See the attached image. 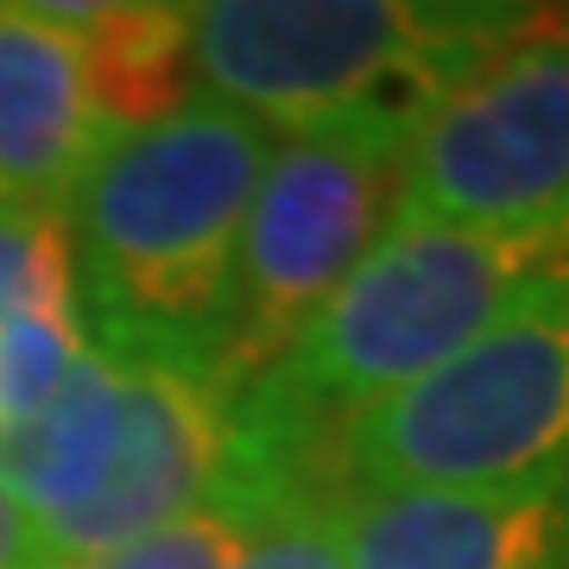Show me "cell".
<instances>
[{
    "label": "cell",
    "mask_w": 569,
    "mask_h": 569,
    "mask_svg": "<svg viewBox=\"0 0 569 569\" xmlns=\"http://www.w3.org/2000/svg\"><path fill=\"white\" fill-rule=\"evenodd\" d=\"M272 152V127L209 96L108 133L63 203L82 336L108 355H171L216 373L247 203Z\"/></svg>",
    "instance_id": "6da1fadb"
},
{
    "label": "cell",
    "mask_w": 569,
    "mask_h": 569,
    "mask_svg": "<svg viewBox=\"0 0 569 569\" xmlns=\"http://www.w3.org/2000/svg\"><path fill=\"white\" fill-rule=\"evenodd\" d=\"M531 20V7L481 0H216L190 7V77L197 96L279 140L361 121L425 127Z\"/></svg>",
    "instance_id": "7a4b0ae2"
},
{
    "label": "cell",
    "mask_w": 569,
    "mask_h": 569,
    "mask_svg": "<svg viewBox=\"0 0 569 569\" xmlns=\"http://www.w3.org/2000/svg\"><path fill=\"white\" fill-rule=\"evenodd\" d=\"M563 279L569 228H475L399 209L373 253L266 373L342 425L348 411L425 380L507 310Z\"/></svg>",
    "instance_id": "3957f363"
},
{
    "label": "cell",
    "mask_w": 569,
    "mask_h": 569,
    "mask_svg": "<svg viewBox=\"0 0 569 569\" xmlns=\"http://www.w3.org/2000/svg\"><path fill=\"white\" fill-rule=\"evenodd\" d=\"M342 493L563 488L569 481V279L507 310L425 380L336 425Z\"/></svg>",
    "instance_id": "277c9868"
},
{
    "label": "cell",
    "mask_w": 569,
    "mask_h": 569,
    "mask_svg": "<svg viewBox=\"0 0 569 569\" xmlns=\"http://www.w3.org/2000/svg\"><path fill=\"white\" fill-rule=\"evenodd\" d=\"M418 127L361 121L279 140L247 203L241 253L216 336V387L234 392L279 367L310 317L373 253L406 197V159Z\"/></svg>",
    "instance_id": "5b68a950"
},
{
    "label": "cell",
    "mask_w": 569,
    "mask_h": 569,
    "mask_svg": "<svg viewBox=\"0 0 569 569\" xmlns=\"http://www.w3.org/2000/svg\"><path fill=\"white\" fill-rule=\"evenodd\" d=\"M399 209L475 228H569V20H531L430 108Z\"/></svg>",
    "instance_id": "8992f818"
},
{
    "label": "cell",
    "mask_w": 569,
    "mask_h": 569,
    "mask_svg": "<svg viewBox=\"0 0 569 569\" xmlns=\"http://www.w3.org/2000/svg\"><path fill=\"white\" fill-rule=\"evenodd\" d=\"M127 367V411L96 493L44 531L51 557H102L203 512L228 462V392L216 373L171 355H114Z\"/></svg>",
    "instance_id": "52a82bcc"
},
{
    "label": "cell",
    "mask_w": 569,
    "mask_h": 569,
    "mask_svg": "<svg viewBox=\"0 0 569 569\" xmlns=\"http://www.w3.org/2000/svg\"><path fill=\"white\" fill-rule=\"evenodd\" d=\"M348 569H569L563 488H411L342 500Z\"/></svg>",
    "instance_id": "ba28073f"
},
{
    "label": "cell",
    "mask_w": 569,
    "mask_h": 569,
    "mask_svg": "<svg viewBox=\"0 0 569 569\" xmlns=\"http://www.w3.org/2000/svg\"><path fill=\"white\" fill-rule=\"evenodd\" d=\"M102 140L82 39L44 7L0 0V197L63 209Z\"/></svg>",
    "instance_id": "9c48e42d"
},
{
    "label": "cell",
    "mask_w": 569,
    "mask_h": 569,
    "mask_svg": "<svg viewBox=\"0 0 569 569\" xmlns=\"http://www.w3.org/2000/svg\"><path fill=\"white\" fill-rule=\"evenodd\" d=\"M121 411L127 367L89 342L82 361L70 367V380L26 425L0 430V488L39 519V531L63 526L96 493L108 456H114V437H121Z\"/></svg>",
    "instance_id": "30bf717a"
},
{
    "label": "cell",
    "mask_w": 569,
    "mask_h": 569,
    "mask_svg": "<svg viewBox=\"0 0 569 569\" xmlns=\"http://www.w3.org/2000/svg\"><path fill=\"white\" fill-rule=\"evenodd\" d=\"M89 51L96 108L108 133L146 127L197 96L190 77V7H63L39 0Z\"/></svg>",
    "instance_id": "8fae6325"
},
{
    "label": "cell",
    "mask_w": 569,
    "mask_h": 569,
    "mask_svg": "<svg viewBox=\"0 0 569 569\" xmlns=\"http://www.w3.org/2000/svg\"><path fill=\"white\" fill-rule=\"evenodd\" d=\"M51 317H82L63 209L0 197V329L51 323Z\"/></svg>",
    "instance_id": "7c38bea8"
},
{
    "label": "cell",
    "mask_w": 569,
    "mask_h": 569,
    "mask_svg": "<svg viewBox=\"0 0 569 569\" xmlns=\"http://www.w3.org/2000/svg\"><path fill=\"white\" fill-rule=\"evenodd\" d=\"M260 526H266L260 512L216 493L203 512H190V519L152 531V538H133V545L102 550V557H51L44 569H234Z\"/></svg>",
    "instance_id": "4fadbf2b"
},
{
    "label": "cell",
    "mask_w": 569,
    "mask_h": 569,
    "mask_svg": "<svg viewBox=\"0 0 569 569\" xmlns=\"http://www.w3.org/2000/svg\"><path fill=\"white\" fill-rule=\"evenodd\" d=\"M82 317H51V323H13L0 329V430L26 425L51 392L70 380L82 361Z\"/></svg>",
    "instance_id": "5bb4252c"
},
{
    "label": "cell",
    "mask_w": 569,
    "mask_h": 569,
    "mask_svg": "<svg viewBox=\"0 0 569 569\" xmlns=\"http://www.w3.org/2000/svg\"><path fill=\"white\" fill-rule=\"evenodd\" d=\"M234 569H348L342 563V500L272 512Z\"/></svg>",
    "instance_id": "9a60e30c"
},
{
    "label": "cell",
    "mask_w": 569,
    "mask_h": 569,
    "mask_svg": "<svg viewBox=\"0 0 569 569\" xmlns=\"http://www.w3.org/2000/svg\"><path fill=\"white\" fill-rule=\"evenodd\" d=\"M51 563V545H44L39 519L0 488V569H44Z\"/></svg>",
    "instance_id": "2e32d148"
}]
</instances>
